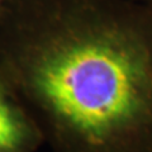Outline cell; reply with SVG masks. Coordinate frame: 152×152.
<instances>
[{
	"label": "cell",
	"mask_w": 152,
	"mask_h": 152,
	"mask_svg": "<svg viewBox=\"0 0 152 152\" xmlns=\"http://www.w3.org/2000/svg\"><path fill=\"white\" fill-rule=\"evenodd\" d=\"M0 70L53 152H152V3L13 0Z\"/></svg>",
	"instance_id": "1"
},
{
	"label": "cell",
	"mask_w": 152,
	"mask_h": 152,
	"mask_svg": "<svg viewBox=\"0 0 152 152\" xmlns=\"http://www.w3.org/2000/svg\"><path fill=\"white\" fill-rule=\"evenodd\" d=\"M45 136L0 70V152H38Z\"/></svg>",
	"instance_id": "2"
},
{
	"label": "cell",
	"mask_w": 152,
	"mask_h": 152,
	"mask_svg": "<svg viewBox=\"0 0 152 152\" xmlns=\"http://www.w3.org/2000/svg\"><path fill=\"white\" fill-rule=\"evenodd\" d=\"M12 1H13V0H0V14H1V12H3L4 9H5Z\"/></svg>",
	"instance_id": "3"
},
{
	"label": "cell",
	"mask_w": 152,
	"mask_h": 152,
	"mask_svg": "<svg viewBox=\"0 0 152 152\" xmlns=\"http://www.w3.org/2000/svg\"><path fill=\"white\" fill-rule=\"evenodd\" d=\"M137 1H143V3H152V0H137Z\"/></svg>",
	"instance_id": "4"
}]
</instances>
